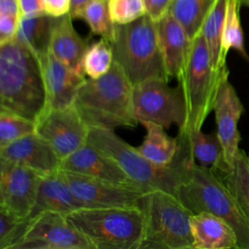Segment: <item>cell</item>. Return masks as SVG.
Wrapping results in <instances>:
<instances>
[{
    "mask_svg": "<svg viewBox=\"0 0 249 249\" xmlns=\"http://www.w3.org/2000/svg\"><path fill=\"white\" fill-rule=\"evenodd\" d=\"M0 108L35 123L46 109L40 61L16 39L0 44Z\"/></svg>",
    "mask_w": 249,
    "mask_h": 249,
    "instance_id": "obj_1",
    "label": "cell"
},
{
    "mask_svg": "<svg viewBox=\"0 0 249 249\" xmlns=\"http://www.w3.org/2000/svg\"><path fill=\"white\" fill-rule=\"evenodd\" d=\"M178 138L179 152L174 161L165 166L147 160L135 147L119 137L114 129L90 126L88 141L114 160L129 180L143 192L161 190L176 196L184 168L194 160L185 138L179 135Z\"/></svg>",
    "mask_w": 249,
    "mask_h": 249,
    "instance_id": "obj_2",
    "label": "cell"
},
{
    "mask_svg": "<svg viewBox=\"0 0 249 249\" xmlns=\"http://www.w3.org/2000/svg\"><path fill=\"white\" fill-rule=\"evenodd\" d=\"M133 85L114 60L104 75L87 78L78 89L73 106L90 126L116 129L138 124L133 110Z\"/></svg>",
    "mask_w": 249,
    "mask_h": 249,
    "instance_id": "obj_3",
    "label": "cell"
},
{
    "mask_svg": "<svg viewBox=\"0 0 249 249\" xmlns=\"http://www.w3.org/2000/svg\"><path fill=\"white\" fill-rule=\"evenodd\" d=\"M176 196L193 214L209 212L226 220L236 232L238 249H249V224L216 171L191 160L184 168Z\"/></svg>",
    "mask_w": 249,
    "mask_h": 249,
    "instance_id": "obj_4",
    "label": "cell"
},
{
    "mask_svg": "<svg viewBox=\"0 0 249 249\" xmlns=\"http://www.w3.org/2000/svg\"><path fill=\"white\" fill-rule=\"evenodd\" d=\"M111 44L114 60L133 86L153 78L169 81L156 21L148 15L126 24H116Z\"/></svg>",
    "mask_w": 249,
    "mask_h": 249,
    "instance_id": "obj_5",
    "label": "cell"
},
{
    "mask_svg": "<svg viewBox=\"0 0 249 249\" xmlns=\"http://www.w3.org/2000/svg\"><path fill=\"white\" fill-rule=\"evenodd\" d=\"M67 218L93 249H139L144 228L140 207H88Z\"/></svg>",
    "mask_w": 249,
    "mask_h": 249,
    "instance_id": "obj_6",
    "label": "cell"
},
{
    "mask_svg": "<svg viewBox=\"0 0 249 249\" xmlns=\"http://www.w3.org/2000/svg\"><path fill=\"white\" fill-rule=\"evenodd\" d=\"M140 208L144 228L139 249H194L193 213L176 196L161 190L145 193Z\"/></svg>",
    "mask_w": 249,
    "mask_h": 249,
    "instance_id": "obj_7",
    "label": "cell"
},
{
    "mask_svg": "<svg viewBox=\"0 0 249 249\" xmlns=\"http://www.w3.org/2000/svg\"><path fill=\"white\" fill-rule=\"evenodd\" d=\"M229 73L228 68L221 73L213 69L207 44L200 31L193 40L187 67L178 80L187 106L186 124L179 132L201 129L214 108L220 83Z\"/></svg>",
    "mask_w": 249,
    "mask_h": 249,
    "instance_id": "obj_8",
    "label": "cell"
},
{
    "mask_svg": "<svg viewBox=\"0 0 249 249\" xmlns=\"http://www.w3.org/2000/svg\"><path fill=\"white\" fill-rule=\"evenodd\" d=\"M133 110L138 121L153 122L168 128L176 124L183 128L187 121V106L180 85L170 87L168 80L153 78L133 86Z\"/></svg>",
    "mask_w": 249,
    "mask_h": 249,
    "instance_id": "obj_9",
    "label": "cell"
},
{
    "mask_svg": "<svg viewBox=\"0 0 249 249\" xmlns=\"http://www.w3.org/2000/svg\"><path fill=\"white\" fill-rule=\"evenodd\" d=\"M28 220L22 237L12 249H93L64 214L45 211Z\"/></svg>",
    "mask_w": 249,
    "mask_h": 249,
    "instance_id": "obj_10",
    "label": "cell"
},
{
    "mask_svg": "<svg viewBox=\"0 0 249 249\" xmlns=\"http://www.w3.org/2000/svg\"><path fill=\"white\" fill-rule=\"evenodd\" d=\"M89 126L72 105L46 110L36 122V133L62 160L88 142Z\"/></svg>",
    "mask_w": 249,
    "mask_h": 249,
    "instance_id": "obj_11",
    "label": "cell"
},
{
    "mask_svg": "<svg viewBox=\"0 0 249 249\" xmlns=\"http://www.w3.org/2000/svg\"><path fill=\"white\" fill-rule=\"evenodd\" d=\"M41 174L22 164L0 159V207L27 219L35 203Z\"/></svg>",
    "mask_w": 249,
    "mask_h": 249,
    "instance_id": "obj_12",
    "label": "cell"
},
{
    "mask_svg": "<svg viewBox=\"0 0 249 249\" xmlns=\"http://www.w3.org/2000/svg\"><path fill=\"white\" fill-rule=\"evenodd\" d=\"M75 195L89 207H140L145 193L137 188L61 169Z\"/></svg>",
    "mask_w": 249,
    "mask_h": 249,
    "instance_id": "obj_13",
    "label": "cell"
},
{
    "mask_svg": "<svg viewBox=\"0 0 249 249\" xmlns=\"http://www.w3.org/2000/svg\"><path fill=\"white\" fill-rule=\"evenodd\" d=\"M230 74V73H229ZM227 74L221 81L214 103L216 132L224 149L226 162L231 170L239 152L241 140L238 122L244 112V106Z\"/></svg>",
    "mask_w": 249,
    "mask_h": 249,
    "instance_id": "obj_14",
    "label": "cell"
},
{
    "mask_svg": "<svg viewBox=\"0 0 249 249\" xmlns=\"http://www.w3.org/2000/svg\"><path fill=\"white\" fill-rule=\"evenodd\" d=\"M46 90V110L73 105L78 89L87 79L49 52L39 58ZM44 111V112H45Z\"/></svg>",
    "mask_w": 249,
    "mask_h": 249,
    "instance_id": "obj_15",
    "label": "cell"
},
{
    "mask_svg": "<svg viewBox=\"0 0 249 249\" xmlns=\"http://www.w3.org/2000/svg\"><path fill=\"white\" fill-rule=\"evenodd\" d=\"M60 169L140 189L114 160L89 141L62 160Z\"/></svg>",
    "mask_w": 249,
    "mask_h": 249,
    "instance_id": "obj_16",
    "label": "cell"
},
{
    "mask_svg": "<svg viewBox=\"0 0 249 249\" xmlns=\"http://www.w3.org/2000/svg\"><path fill=\"white\" fill-rule=\"evenodd\" d=\"M0 159L27 166L41 175L60 169L61 162L50 144L36 132L0 147Z\"/></svg>",
    "mask_w": 249,
    "mask_h": 249,
    "instance_id": "obj_17",
    "label": "cell"
},
{
    "mask_svg": "<svg viewBox=\"0 0 249 249\" xmlns=\"http://www.w3.org/2000/svg\"><path fill=\"white\" fill-rule=\"evenodd\" d=\"M156 25L167 75L179 80L187 67L193 40L169 13Z\"/></svg>",
    "mask_w": 249,
    "mask_h": 249,
    "instance_id": "obj_18",
    "label": "cell"
},
{
    "mask_svg": "<svg viewBox=\"0 0 249 249\" xmlns=\"http://www.w3.org/2000/svg\"><path fill=\"white\" fill-rule=\"evenodd\" d=\"M88 207L89 206L72 191L63 177L61 169H58L41 176L35 203L27 219L45 211L58 212L67 216L76 210Z\"/></svg>",
    "mask_w": 249,
    "mask_h": 249,
    "instance_id": "obj_19",
    "label": "cell"
},
{
    "mask_svg": "<svg viewBox=\"0 0 249 249\" xmlns=\"http://www.w3.org/2000/svg\"><path fill=\"white\" fill-rule=\"evenodd\" d=\"M194 249H238L234 229L223 218L209 212L191 217Z\"/></svg>",
    "mask_w": 249,
    "mask_h": 249,
    "instance_id": "obj_20",
    "label": "cell"
},
{
    "mask_svg": "<svg viewBox=\"0 0 249 249\" xmlns=\"http://www.w3.org/2000/svg\"><path fill=\"white\" fill-rule=\"evenodd\" d=\"M70 14L55 18L52 31L50 52L72 69L83 73L82 60L89 42L75 30Z\"/></svg>",
    "mask_w": 249,
    "mask_h": 249,
    "instance_id": "obj_21",
    "label": "cell"
},
{
    "mask_svg": "<svg viewBox=\"0 0 249 249\" xmlns=\"http://www.w3.org/2000/svg\"><path fill=\"white\" fill-rule=\"evenodd\" d=\"M178 134L186 139L191 155L197 164L210 168L222 176L231 171L216 131L204 133L201 129H197Z\"/></svg>",
    "mask_w": 249,
    "mask_h": 249,
    "instance_id": "obj_22",
    "label": "cell"
},
{
    "mask_svg": "<svg viewBox=\"0 0 249 249\" xmlns=\"http://www.w3.org/2000/svg\"><path fill=\"white\" fill-rule=\"evenodd\" d=\"M146 129L144 141L136 149L147 160L155 164L165 166L171 164L180 148L178 136L171 137L165 132V128L153 122L140 123Z\"/></svg>",
    "mask_w": 249,
    "mask_h": 249,
    "instance_id": "obj_23",
    "label": "cell"
},
{
    "mask_svg": "<svg viewBox=\"0 0 249 249\" xmlns=\"http://www.w3.org/2000/svg\"><path fill=\"white\" fill-rule=\"evenodd\" d=\"M55 18L47 14L34 17H20L16 40L30 50L38 59L50 50Z\"/></svg>",
    "mask_w": 249,
    "mask_h": 249,
    "instance_id": "obj_24",
    "label": "cell"
},
{
    "mask_svg": "<svg viewBox=\"0 0 249 249\" xmlns=\"http://www.w3.org/2000/svg\"><path fill=\"white\" fill-rule=\"evenodd\" d=\"M227 5L228 0H216L207 15L201 29L209 51L211 65L218 73L227 69L226 58L223 55L222 47Z\"/></svg>",
    "mask_w": 249,
    "mask_h": 249,
    "instance_id": "obj_25",
    "label": "cell"
},
{
    "mask_svg": "<svg viewBox=\"0 0 249 249\" xmlns=\"http://www.w3.org/2000/svg\"><path fill=\"white\" fill-rule=\"evenodd\" d=\"M216 0H173L169 14L194 40L201 31L204 20Z\"/></svg>",
    "mask_w": 249,
    "mask_h": 249,
    "instance_id": "obj_26",
    "label": "cell"
},
{
    "mask_svg": "<svg viewBox=\"0 0 249 249\" xmlns=\"http://www.w3.org/2000/svg\"><path fill=\"white\" fill-rule=\"evenodd\" d=\"M222 178L249 224V160L243 151L239 150L233 168Z\"/></svg>",
    "mask_w": 249,
    "mask_h": 249,
    "instance_id": "obj_27",
    "label": "cell"
},
{
    "mask_svg": "<svg viewBox=\"0 0 249 249\" xmlns=\"http://www.w3.org/2000/svg\"><path fill=\"white\" fill-rule=\"evenodd\" d=\"M114 62L112 44L105 38L89 45L83 56V72L89 78H98L106 74Z\"/></svg>",
    "mask_w": 249,
    "mask_h": 249,
    "instance_id": "obj_28",
    "label": "cell"
},
{
    "mask_svg": "<svg viewBox=\"0 0 249 249\" xmlns=\"http://www.w3.org/2000/svg\"><path fill=\"white\" fill-rule=\"evenodd\" d=\"M79 18L87 22L91 33L110 42L114 40L116 24L110 16L108 0H91L82 10Z\"/></svg>",
    "mask_w": 249,
    "mask_h": 249,
    "instance_id": "obj_29",
    "label": "cell"
},
{
    "mask_svg": "<svg viewBox=\"0 0 249 249\" xmlns=\"http://www.w3.org/2000/svg\"><path fill=\"white\" fill-rule=\"evenodd\" d=\"M240 3L238 0H228L227 13L223 31V55L227 58L228 53L231 49H234L239 52L246 59L249 60V56L245 51L243 32L240 24L239 8Z\"/></svg>",
    "mask_w": 249,
    "mask_h": 249,
    "instance_id": "obj_30",
    "label": "cell"
},
{
    "mask_svg": "<svg viewBox=\"0 0 249 249\" xmlns=\"http://www.w3.org/2000/svg\"><path fill=\"white\" fill-rule=\"evenodd\" d=\"M36 132V123L0 108V147Z\"/></svg>",
    "mask_w": 249,
    "mask_h": 249,
    "instance_id": "obj_31",
    "label": "cell"
},
{
    "mask_svg": "<svg viewBox=\"0 0 249 249\" xmlns=\"http://www.w3.org/2000/svg\"><path fill=\"white\" fill-rule=\"evenodd\" d=\"M28 222L0 207V249H12L22 237Z\"/></svg>",
    "mask_w": 249,
    "mask_h": 249,
    "instance_id": "obj_32",
    "label": "cell"
},
{
    "mask_svg": "<svg viewBox=\"0 0 249 249\" xmlns=\"http://www.w3.org/2000/svg\"><path fill=\"white\" fill-rule=\"evenodd\" d=\"M108 6L115 24H126L146 15L144 0H108Z\"/></svg>",
    "mask_w": 249,
    "mask_h": 249,
    "instance_id": "obj_33",
    "label": "cell"
},
{
    "mask_svg": "<svg viewBox=\"0 0 249 249\" xmlns=\"http://www.w3.org/2000/svg\"><path fill=\"white\" fill-rule=\"evenodd\" d=\"M19 18L15 16L0 14V44L9 42L16 38Z\"/></svg>",
    "mask_w": 249,
    "mask_h": 249,
    "instance_id": "obj_34",
    "label": "cell"
},
{
    "mask_svg": "<svg viewBox=\"0 0 249 249\" xmlns=\"http://www.w3.org/2000/svg\"><path fill=\"white\" fill-rule=\"evenodd\" d=\"M173 0H144L146 15L158 21L168 14Z\"/></svg>",
    "mask_w": 249,
    "mask_h": 249,
    "instance_id": "obj_35",
    "label": "cell"
},
{
    "mask_svg": "<svg viewBox=\"0 0 249 249\" xmlns=\"http://www.w3.org/2000/svg\"><path fill=\"white\" fill-rule=\"evenodd\" d=\"M47 15L54 18L62 17L70 12V0H43Z\"/></svg>",
    "mask_w": 249,
    "mask_h": 249,
    "instance_id": "obj_36",
    "label": "cell"
},
{
    "mask_svg": "<svg viewBox=\"0 0 249 249\" xmlns=\"http://www.w3.org/2000/svg\"><path fill=\"white\" fill-rule=\"evenodd\" d=\"M21 17H34L46 14L43 0H19Z\"/></svg>",
    "mask_w": 249,
    "mask_h": 249,
    "instance_id": "obj_37",
    "label": "cell"
},
{
    "mask_svg": "<svg viewBox=\"0 0 249 249\" xmlns=\"http://www.w3.org/2000/svg\"><path fill=\"white\" fill-rule=\"evenodd\" d=\"M0 14L21 17L19 0H0Z\"/></svg>",
    "mask_w": 249,
    "mask_h": 249,
    "instance_id": "obj_38",
    "label": "cell"
},
{
    "mask_svg": "<svg viewBox=\"0 0 249 249\" xmlns=\"http://www.w3.org/2000/svg\"><path fill=\"white\" fill-rule=\"evenodd\" d=\"M91 0H70V16L73 19L79 18L82 10Z\"/></svg>",
    "mask_w": 249,
    "mask_h": 249,
    "instance_id": "obj_39",
    "label": "cell"
},
{
    "mask_svg": "<svg viewBox=\"0 0 249 249\" xmlns=\"http://www.w3.org/2000/svg\"><path fill=\"white\" fill-rule=\"evenodd\" d=\"M238 2L240 3V5H245L249 7V0H238Z\"/></svg>",
    "mask_w": 249,
    "mask_h": 249,
    "instance_id": "obj_40",
    "label": "cell"
},
{
    "mask_svg": "<svg viewBox=\"0 0 249 249\" xmlns=\"http://www.w3.org/2000/svg\"><path fill=\"white\" fill-rule=\"evenodd\" d=\"M247 158H248V160H249V154L247 155Z\"/></svg>",
    "mask_w": 249,
    "mask_h": 249,
    "instance_id": "obj_41",
    "label": "cell"
}]
</instances>
